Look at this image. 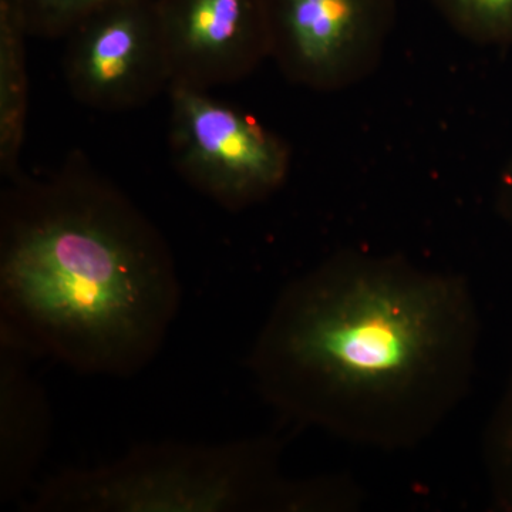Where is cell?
Masks as SVG:
<instances>
[{
	"label": "cell",
	"mask_w": 512,
	"mask_h": 512,
	"mask_svg": "<svg viewBox=\"0 0 512 512\" xmlns=\"http://www.w3.org/2000/svg\"><path fill=\"white\" fill-rule=\"evenodd\" d=\"M180 306L163 234L83 153L6 180L0 332L73 372L131 377L161 352Z\"/></svg>",
	"instance_id": "obj_1"
},
{
	"label": "cell",
	"mask_w": 512,
	"mask_h": 512,
	"mask_svg": "<svg viewBox=\"0 0 512 512\" xmlns=\"http://www.w3.org/2000/svg\"><path fill=\"white\" fill-rule=\"evenodd\" d=\"M443 285L393 268L330 264L293 285L251 356L266 396L329 420L343 400L400 393L426 376L450 336Z\"/></svg>",
	"instance_id": "obj_2"
},
{
	"label": "cell",
	"mask_w": 512,
	"mask_h": 512,
	"mask_svg": "<svg viewBox=\"0 0 512 512\" xmlns=\"http://www.w3.org/2000/svg\"><path fill=\"white\" fill-rule=\"evenodd\" d=\"M271 441H156L110 463L47 477L29 512H235L302 507L308 495L276 477Z\"/></svg>",
	"instance_id": "obj_3"
},
{
	"label": "cell",
	"mask_w": 512,
	"mask_h": 512,
	"mask_svg": "<svg viewBox=\"0 0 512 512\" xmlns=\"http://www.w3.org/2000/svg\"><path fill=\"white\" fill-rule=\"evenodd\" d=\"M168 94V147L185 183L232 212L284 185L292 167L284 138L205 90L171 87Z\"/></svg>",
	"instance_id": "obj_4"
},
{
	"label": "cell",
	"mask_w": 512,
	"mask_h": 512,
	"mask_svg": "<svg viewBox=\"0 0 512 512\" xmlns=\"http://www.w3.org/2000/svg\"><path fill=\"white\" fill-rule=\"evenodd\" d=\"M271 60L313 92L362 83L382 63L397 0H264Z\"/></svg>",
	"instance_id": "obj_5"
},
{
	"label": "cell",
	"mask_w": 512,
	"mask_h": 512,
	"mask_svg": "<svg viewBox=\"0 0 512 512\" xmlns=\"http://www.w3.org/2000/svg\"><path fill=\"white\" fill-rule=\"evenodd\" d=\"M64 40V80L84 107L120 113L140 109L170 90L157 0L111 2Z\"/></svg>",
	"instance_id": "obj_6"
},
{
	"label": "cell",
	"mask_w": 512,
	"mask_h": 512,
	"mask_svg": "<svg viewBox=\"0 0 512 512\" xmlns=\"http://www.w3.org/2000/svg\"><path fill=\"white\" fill-rule=\"evenodd\" d=\"M171 87L210 90L271 59L264 0H157Z\"/></svg>",
	"instance_id": "obj_7"
},
{
	"label": "cell",
	"mask_w": 512,
	"mask_h": 512,
	"mask_svg": "<svg viewBox=\"0 0 512 512\" xmlns=\"http://www.w3.org/2000/svg\"><path fill=\"white\" fill-rule=\"evenodd\" d=\"M29 353L0 332V500L28 493L49 447L52 417L42 384L29 370Z\"/></svg>",
	"instance_id": "obj_8"
},
{
	"label": "cell",
	"mask_w": 512,
	"mask_h": 512,
	"mask_svg": "<svg viewBox=\"0 0 512 512\" xmlns=\"http://www.w3.org/2000/svg\"><path fill=\"white\" fill-rule=\"evenodd\" d=\"M30 35L19 0H0V174L20 170L29 114L26 42Z\"/></svg>",
	"instance_id": "obj_9"
},
{
	"label": "cell",
	"mask_w": 512,
	"mask_h": 512,
	"mask_svg": "<svg viewBox=\"0 0 512 512\" xmlns=\"http://www.w3.org/2000/svg\"><path fill=\"white\" fill-rule=\"evenodd\" d=\"M458 35L478 45L512 46V0H430Z\"/></svg>",
	"instance_id": "obj_10"
},
{
	"label": "cell",
	"mask_w": 512,
	"mask_h": 512,
	"mask_svg": "<svg viewBox=\"0 0 512 512\" xmlns=\"http://www.w3.org/2000/svg\"><path fill=\"white\" fill-rule=\"evenodd\" d=\"M116 0H19L30 37L64 39L87 16Z\"/></svg>",
	"instance_id": "obj_11"
},
{
	"label": "cell",
	"mask_w": 512,
	"mask_h": 512,
	"mask_svg": "<svg viewBox=\"0 0 512 512\" xmlns=\"http://www.w3.org/2000/svg\"><path fill=\"white\" fill-rule=\"evenodd\" d=\"M501 202L503 210L512 221V161L505 170L503 183H501Z\"/></svg>",
	"instance_id": "obj_12"
}]
</instances>
